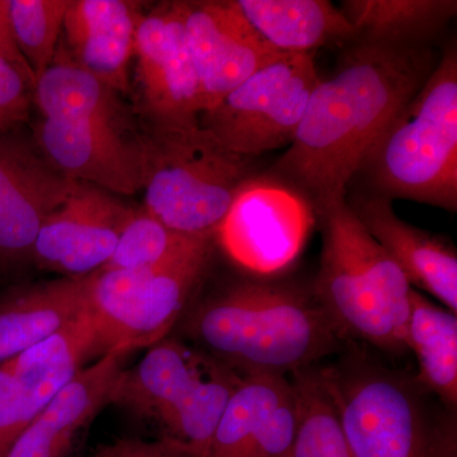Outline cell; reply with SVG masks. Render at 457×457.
<instances>
[{
  "mask_svg": "<svg viewBox=\"0 0 457 457\" xmlns=\"http://www.w3.org/2000/svg\"><path fill=\"white\" fill-rule=\"evenodd\" d=\"M212 240L198 243L170 262L134 270H99L86 276L87 312L102 356L134 352L167 338L198 287Z\"/></svg>",
  "mask_w": 457,
  "mask_h": 457,
  "instance_id": "ba28073f",
  "label": "cell"
},
{
  "mask_svg": "<svg viewBox=\"0 0 457 457\" xmlns=\"http://www.w3.org/2000/svg\"><path fill=\"white\" fill-rule=\"evenodd\" d=\"M102 357L97 333L88 312H83L68 326L3 363L20 384L36 414L66 384L79 374L87 363Z\"/></svg>",
  "mask_w": 457,
  "mask_h": 457,
  "instance_id": "7402d4cb",
  "label": "cell"
},
{
  "mask_svg": "<svg viewBox=\"0 0 457 457\" xmlns=\"http://www.w3.org/2000/svg\"><path fill=\"white\" fill-rule=\"evenodd\" d=\"M323 249L312 291L350 342L385 353L407 352L409 285L398 264L370 236L345 197L319 207Z\"/></svg>",
  "mask_w": 457,
  "mask_h": 457,
  "instance_id": "277c9868",
  "label": "cell"
},
{
  "mask_svg": "<svg viewBox=\"0 0 457 457\" xmlns=\"http://www.w3.org/2000/svg\"><path fill=\"white\" fill-rule=\"evenodd\" d=\"M140 143L144 209L180 234L213 239L237 192L251 179L252 159L222 146L200 119L152 122Z\"/></svg>",
  "mask_w": 457,
  "mask_h": 457,
  "instance_id": "8992f818",
  "label": "cell"
},
{
  "mask_svg": "<svg viewBox=\"0 0 457 457\" xmlns=\"http://www.w3.org/2000/svg\"><path fill=\"white\" fill-rule=\"evenodd\" d=\"M440 56L429 42L357 40L312 92L279 176L317 207L345 197L387 126L422 88Z\"/></svg>",
  "mask_w": 457,
  "mask_h": 457,
  "instance_id": "6da1fadb",
  "label": "cell"
},
{
  "mask_svg": "<svg viewBox=\"0 0 457 457\" xmlns=\"http://www.w3.org/2000/svg\"><path fill=\"white\" fill-rule=\"evenodd\" d=\"M405 347L416 356L418 381L457 411V314L411 287Z\"/></svg>",
  "mask_w": 457,
  "mask_h": 457,
  "instance_id": "cb8c5ba5",
  "label": "cell"
},
{
  "mask_svg": "<svg viewBox=\"0 0 457 457\" xmlns=\"http://www.w3.org/2000/svg\"><path fill=\"white\" fill-rule=\"evenodd\" d=\"M185 29L203 113L262 66L284 55L255 32L234 0L186 2Z\"/></svg>",
  "mask_w": 457,
  "mask_h": 457,
  "instance_id": "4fadbf2b",
  "label": "cell"
},
{
  "mask_svg": "<svg viewBox=\"0 0 457 457\" xmlns=\"http://www.w3.org/2000/svg\"><path fill=\"white\" fill-rule=\"evenodd\" d=\"M320 79L312 55H281L201 113L200 125L246 158L290 146Z\"/></svg>",
  "mask_w": 457,
  "mask_h": 457,
  "instance_id": "9c48e42d",
  "label": "cell"
},
{
  "mask_svg": "<svg viewBox=\"0 0 457 457\" xmlns=\"http://www.w3.org/2000/svg\"><path fill=\"white\" fill-rule=\"evenodd\" d=\"M352 210L370 236L398 264L409 285L426 291L457 314V254L453 245L402 220L390 198L374 195L361 200Z\"/></svg>",
  "mask_w": 457,
  "mask_h": 457,
  "instance_id": "ac0fdd59",
  "label": "cell"
},
{
  "mask_svg": "<svg viewBox=\"0 0 457 457\" xmlns=\"http://www.w3.org/2000/svg\"><path fill=\"white\" fill-rule=\"evenodd\" d=\"M186 2H165L141 18L135 41L137 79L150 122L195 121L200 86L185 29Z\"/></svg>",
  "mask_w": 457,
  "mask_h": 457,
  "instance_id": "5bb4252c",
  "label": "cell"
},
{
  "mask_svg": "<svg viewBox=\"0 0 457 457\" xmlns=\"http://www.w3.org/2000/svg\"><path fill=\"white\" fill-rule=\"evenodd\" d=\"M341 11L356 40L428 42L456 16L455 0H345Z\"/></svg>",
  "mask_w": 457,
  "mask_h": 457,
  "instance_id": "d4e9b609",
  "label": "cell"
},
{
  "mask_svg": "<svg viewBox=\"0 0 457 457\" xmlns=\"http://www.w3.org/2000/svg\"><path fill=\"white\" fill-rule=\"evenodd\" d=\"M299 399V429L291 457H353L318 365L290 376Z\"/></svg>",
  "mask_w": 457,
  "mask_h": 457,
  "instance_id": "484cf974",
  "label": "cell"
},
{
  "mask_svg": "<svg viewBox=\"0 0 457 457\" xmlns=\"http://www.w3.org/2000/svg\"><path fill=\"white\" fill-rule=\"evenodd\" d=\"M132 353L116 350L99 357L66 384L18 435L4 457H69L75 442L108 396Z\"/></svg>",
  "mask_w": 457,
  "mask_h": 457,
  "instance_id": "e0dca14e",
  "label": "cell"
},
{
  "mask_svg": "<svg viewBox=\"0 0 457 457\" xmlns=\"http://www.w3.org/2000/svg\"><path fill=\"white\" fill-rule=\"evenodd\" d=\"M299 418L290 378L245 376L219 420L206 457H291Z\"/></svg>",
  "mask_w": 457,
  "mask_h": 457,
  "instance_id": "2e32d148",
  "label": "cell"
},
{
  "mask_svg": "<svg viewBox=\"0 0 457 457\" xmlns=\"http://www.w3.org/2000/svg\"><path fill=\"white\" fill-rule=\"evenodd\" d=\"M32 92L22 74L0 57V135L20 130L27 121Z\"/></svg>",
  "mask_w": 457,
  "mask_h": 457,
  "instance_id": "f546056e",
  "label": "cell"
},
{
  "mask_svg": "<svg viewBox=\"0 0 457 457\" xmlns=\"http://www.w3.org/2000/svg\"><path fill=\"white\" fill-rule=\"evenodd\" d=\"M35 416L16 378L0 366V457L7 455L18 435Z\"/></svg>",
  "mask_w": 457,
  "mask_h": 457,
  "instance_id": "f1b7e54d",
  "label": "cell"
},
{
  "mask_svg": "<svg viewBox=\"0 0 457 457\" xmlns=\"http://www.w3.org/2000/svg\"><path fill=\"white\" fill-rule=\"evenodd\" d=\"M77 185L18 130L0 135V270L31 260L42 222Z\"/></svg>",
  "mask_w": 457,
  "mask_h": 457,
  "instance_id": "7c38bea8",
  "label": "cell"
},
{
  "mask_svg": "<svg viewBox=\"0 0 457 457\" xmlns=\"http://www.w3.org/2000/svg\"><path fill=\"white\" fill-rule=\"evenodd\" d=\"M376 195L457 209V55L449 47L370 153Z\"/></svg>",
  "mask_w": 457,
  "mask_h": 457,
  "instance_id": "5b68a950",
  "label": "cell"
},
{
  "mask_svg": "<svg viewBox=\"0 0 457 457\" xmlns=\"http://www.w3.org/2000/svg\"><path fill=\"white\" fill-rule=\"evenodd\" d=\"M35 144L47 163L75 182L117 195L144 188L145 162L140 137L126 139L121 122H64L42 119Z\"/></svg>",
  "mask_w": 457,
  "mask_h": 457,
  "instance_id": "9a60e30c",
  "label": "cell"
},
{
  "mask_svg": "<svg viewBox=\"0 0 457 457\" xmlns=\"http://www.w3.org/2000/svg\"><path fill=\"white\" fill-rule=\"evenodd\" d=\"M69 0H9L12 32L35 79L55 57Z\"/></svg>",
  "mask_w": 457,
  "mask_h": 457,
  "instance_id": "83f0119b",
  "label": "cell"
},
{
  "mask_svg": "<svg viewBox=\"0 0 457 457\" xmlns=\"http://www.w3.org/2000/svg\"><path fill=\"white\" fill-rule=\"evenodd\" d=\"M32 99L44 120L122 122L116 90L78 64L62 38L53 62L36 80Z\"/></svg>",
  "mask_w": 457,
  "mask_h": 457,
  "instance_id": "603a6c76",
  "label": "cell"
},
{
  "mask_svg": "<svg viewBox=\"0 0 457 457\" xmlns=\"http://www.w3.org/2000/svg\"><path fill=\"white\" fill-rule=\"evenodd\" d=\"M312 220L308 206L290 189L249 179L215 237L237 266L255 276H272L296 260Z\"/></svg>",
  "mask_w": 457,
  "mask_h": 457,
  "instance_id": "30bf717a",
  "label": "cell"
},
{
  "mask_svg": "<svg viewBox=\"0 0 457 457\" xmlns=\"http://www.w3.org/2000/svg\"><path fill=\"white\" fill-rule=\"evenodd\" d=\"M93 457H196L177 442L162 438L159 441L123 438L98 447Z\"/></svg>",
  "mask_w": 457,
  "mask_h": 457,
  "instance_id": "4dcf8cb0",
  "label": "cell"
},
{
  "mask_svg": "<svg viewBox=\"0 0 457 457\" xmlns=\"http://www.w3.org/2000/svg\"><path fill=\"white\" fill-rule=\"evenodd\" d=\"M192 345L240 376L293 375L345 351L342 335L311 290L249 279L209 295L185 312Z\"/></svg>",
  "mask_w": 457,
  "mask_h": 457,
  "instance_id": "7a4b0ae2",
  "label": "cell"
},
{
  "mask_svg": "<svg viewBox=\"0 0 457 457\" xmlns=\"http://www.w3.org/2000/svg\"><path fill=\"white\" fill-rule=\"evenodd\" d=\"M255 32L284 55H312L336 42L356 40L341 8L327 0H234Z\"/></svg>",
  "mask_w": 457,
  "mask_h": 457,
  "instance_id": "44dd1931",
  "label": "cell"
},
{
  "mask_svg": "<svg viewBox=\"0 0 457 457\" xmlns=\"http://www.w3.org/2000/svg\"><path fill=\"white\" fill-rule=\"evenodd\" d=\"M353 457H457V411L352 342L319 363Z\"/></svg>",
  "mask_w": 457,
  "mask_h": 457,
  "instance_id": "3957f363",
  "label": "cell"
},
{
  "mask_svg": "<svg viewBox=\"0 0 457 457\" xmlns=\"http://www.w3.org/2000/svg\"><path fill=\"white\" fill-rule=\"evenodd\" d=\"M0 57L14 66L33 89L36 83L35 75L25 57L18 50L13 32H12L9 0H0Z\"/></svg>",
  "mask_w": 457,
  "mask_h": 457,
  "instance_id": "1f68e13d",
  "label": "cell"
},
{
  "mask_svg": "<svg viewBox=\"0 0 457 457\" xmlns=\"http://www.w3.org/2000/svg\"><path fill=\"white\" fill-rule=\"evenodd\" d=\"M143 16L140 3L129 0H69L62 41L78 64L125 93Z\"/></svg>",
  "mask_w": 457,
  "mask_h": 457,
  "instance_id": "d6986e66",
  "label": "cell"
},
{
  "mask_svg": "<svg viewBox=\"0 0 457 457\" xmlns=\"http://www.w3.org/2000/svg\"><path fill=\"white\" fill-rule=\"evenodd\" d=\"M206 237H194L168 228L145 209L135 210L126 221L113 254L101 270H134L159 266L194 248Z\"/></svg>",
  "mask_w": 457,
  "mask_h": 457,
  "instance_id": "4316f807",
  "label": "cell"
},
{
  "mask_svg": "<svg viewBox=\"0 0 457 457\" xmlns=\"http://www.w3.org/2000/svg\"><path fill=\"white\" fill-rule=\"evenodd\" d=\"M245 376L191 343L164 338L123 369L108 396L139 420L155 423L168 440L206 457L219 420Z\"/></svg>",
  "mask_w": 457,
  "mask_h": 457,
  "instance_id": "52a82bcc",
  "label": "cell"
},
{
  "mask_svg": "<svg viewBox=\"0 0 457 457\" xmlns=\"http://www.w3.org/2000/svg\"><path fill=\"white\" fill-rule=\"evenodd\" d=\"M86 309L84 278L8 291L0 297V365L55 335Z\"/></svg>",
  "mask_w": 457,
  "mask_h": 457,
  "instance_id": "ffe728a7",
  "label": "cell"
},
{
  "mask_svg": "<svg viewBox=\"0 0 457 457\" xmlns=\"http://www.w3.org/2000/svg\"><path fill=\"white\" fill-rule=\"evenodd\" d=\"M132 212L110 192L78 182L42 222L31 261L65 278L92 275L110 261Z\"/></svg>",
  "mask_w": 457,
  "mask_h": 457,
  "instance_id": "8fae6325",
  "label": "cell"
}]
</instances>
